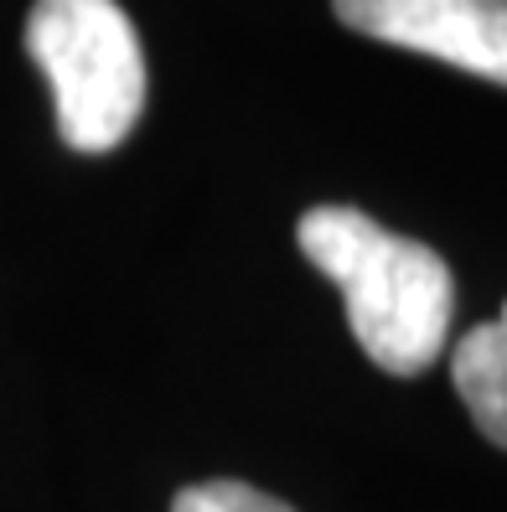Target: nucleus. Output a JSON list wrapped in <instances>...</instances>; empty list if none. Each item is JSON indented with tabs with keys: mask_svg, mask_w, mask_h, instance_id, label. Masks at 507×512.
I'll use <instances>...</instances> for the list:
<instances>
[{
	"mask_svg": "<svg viewBox=\"0 0 507 512\" xmlns=\"http://www.w3.org/2000/svg\"><path fill=\"white\" fill-rule=\"evenodd\" d=\"M171 512H295L290 502L270 497L249 487V481H197V487H182L171 502Z\"/></svg>",
	"mask_w": 507,
	"mask_h": 512,
	"instance_id": "5",
	"label": "nucleus"
},
{
	"mask_svg": "<svg viewBox=\"0 0 507 512\" xmlns=\"http://www.w3.org/2000/svg\"><path fill=\"white\" fill-rule=\"evenodd\" d=\"M26 52L47 73L57 130L83 156H104L145 109V52L114 0H37Z\"/></svg>",
	"mask_w": 507,
	"mask_h": 512,
	"instance_id": "2",
	"label": "nucleus"
},
{
	"mask_svg": "<svg viewBox=\"0 0 507 512\" xmlns=\"http://www.w3.org/2000/svg\"><path fill=\"white\" fill-rule=\"evenodd\" d=\"M295 238L342 290L352 337L383 373L420 378L445 352L456 280L430 244L389 233L357 207H311Z\"/></svg>",
	"mask_w": 507,
	"mask_h": 512,
	"instance_id": "1",
	"label": "nucleus"
},
{
	"mask_svg": "<svg viewBox=\"0 0 507 512\" xmlns=\"http://www.w3.org/2000/svg\"><path fill=\"white\" fill-rule=\"evenodd\" d=\"M456 394L471 409V425L497 450H507V306L497 321L466 331L451 352Z\"/></svg>",
	"mask_w": 507,
	"mask_h": 512,
	"instance_id": "4",
	"label": "nucleus"
},
{
	"mask_svg": "<svg viewBox=\"0 0 507 512\" xmlns=\"http://www.w3.org/2000/svg\"><path fill=\"white\" fill-rule=\"evenodd\" d=\"M337 21L373 42L440 57L507 88V0H332Z\"/></svg>",
	"mask_w": 507,
	"mask_h": 512,
	"instance_id": "3",
	"label": "nucleus"
}]
</instances>
